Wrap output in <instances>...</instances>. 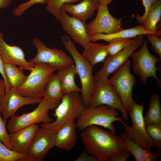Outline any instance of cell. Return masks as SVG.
<instances>
[{"instance_id": "5", "label": "cell", "mask_w": 161, "mask_h": 161, "mask_svg": "<svg viewBox=\"0 0 161 161\" xmlns=\"http://www.w3.org/2000/svg\"><path fill=\"white\" fill-rule=\"evenodd\" d=\"M105 105L119 111L124 120H129L128 114L121 101L114 87L108 77H102L96 79L93 93L88 106L96 107Z\"/></svg>"}, {"instance_id": "42", "label": "cell", "mask_w": 161, "mask_h": 161, "mask_svg": "<svg viewBox=\"0 0 161 161\" xmlns=\"http://www.w3.org/2000/svg\"><path fill=\"white\" fill-rule=\"evenodd\" d=\"M100 5L104 6H108V4H110L113 0H98Z\"/></svg>"}, {"instance_id": "39", "label": "cell", "mask_w": 161, "mask_h": 161, "mask_svg": "<svg viewBox=\"0 0 161 161\" xmlns=\"http://www.w3.org/2000/svg\"><path fill=\"white\" fill-rule=\"evenodd\" d=\"M0 73L1 75L3 78L4 79L5 84V93L7 92L12 88L9 83L7 79L5 74L4 68V63L1 60V56L0 54Z\"/></svg>"}, {"instance_id": "24", "label": "cell", "mask_w": 161, "mask_h": 161, "mask_svg": "<svg viewBox=\"0 0 161 161\" xmlns=\"http://www.w3.org/2000/svg\"><path fill=\"white\" fill-rule=\"evenodd\" d=\"M64 95L59 76L54 73L45 86L44 97L59 104Z\"/></svg>"}, {"instance_id": "40", "label": "cell", "mask_w": 161, "mask_h": 161, "mask_svg": "<svg viewBox=\"0 0 161 161\" xmlns=\"http://www.w3.org/2000/svg\"><path fill=\"white\" fill-rule=\"evenodd\" d=\"M5 92V84L3 78H0V102Z\"/></svg>"}, {"instance_id": "38", "label": "cell", "mask_w": 161, "mask_h": 161, "mask_svg": "<svg viewBox=\"0 0 161 161\" xmlns=\"http://www.w3.org/2000/svg\"><path fill=\"white\" fill-rule=\"evenodd\" d=\"M75 161H98L95 157L89 154L84 148L79 157Z\"/></svg>"}, {"instance_id": "30", "label": "cell", "mask_w": 161, "mask_h": 161, "mask_svg": "<svg viewBox=\"0 0 161 161\" xmlns=\"http://www.w3.org/2000/svg\"><path fill=\"white\" fill-rule=\"evenodd\" d=\"M130 38H119L113 39L110 41L109 44L106 45L108 55H113L129 45L132 42Z\"/></svg>"}, {"instance_id": "37", "label": "cell", "mask_w": 161, "mask_h": 161, "mask_svg": "<svg viewBox=\"0 0 161 161\" xmlns=\"http://www.w3.org/2000/svg\"><path fill=\"white\" fill-rule=\"evenodd\" d=\"M131 155L127 150L124 149L112 156L108 161H127Z\"/></svg>"}, {"instance_id": "41", "label": "cell", "mask_w": 161, "mask_h": 161, "mask_svg": "<svg viewBox=\"0 0 161 161\" xmlns=\"http://www.w3.org/2000/svg\"><path fill=\"white\" fill-rule=\"evenodd\" d=\"M12 0H0V9L6 8L11 4Z\"/></svg>"}, {"instance_id": "17", "label": "cell", "mask_w": 161, "mask_h": 161, "mask_svg": "<svg viewBox=\"0 0 161 161\" xmlns=\"http://www.w3.org/2000/svg\"><path fill=\"white\" fill-rule=\"evenodd\" d=\"M0 54L4 63L18 66L30 72L34 67V64L26 60L24 52L21 47L10 45L5 42L2 32H0Z\"/></svg>"}, {"instance_id": "6", "label": "cell", "mask_w": 161, "mask_h": 161, "mask_svg": "<svg viewBox=\"0 0 161 161\" xmlns=\"http://www.w3.org/2000/svg\"><path fill=\"white\" fill-rule=\"evenodd\" d=\"M39 103L37 107L32 112L11 117L7 124L8 131L12 133L38 123L47 124L53 122L48 112L55 109L59 104L44 97Z\"/></svg>"}, {"instance_id": "25", "label": "cell", "mask_w": 161, "mask_h": 161, "mask_svg": "<svg viewBox=\"0 0 161 161\" xmlns=\"http://www.w3.org/2000/svg\"><path fill=\"white\" fill-rule=\"evenodd\" d=\"M148 110L144 117L146 125L151 124H161V107L160 98L157 93L152 94Z\"/></svg>"}, {"instance_id": "11", "label": "cell", "mask_w": 161, "mask_h": 161, "mask_svg": "<svg viewBox=\"0 0 161 161\" xmlns=\"http://www.w3.org/2000/svg\"><path fill=\"white\" fill-rule=\"evenodd\" d=\"M32 44L37 49V53L35 57L29 60L31 63L46 64L58 71L74 64L72 58L65 51L54 48H49L37 38L32 40Z\"/></svg>"}, {"instance_id": "18", "label": "cell", "mask_w": 161, "mask_h": 161, "mask_svg": "<svg viewBox=\"0 0 161 161\" xmlns=\"http://www.w3.org/2000/svg\"><path fill=\"white\" fill-rule=\"evenodd\" d=\"M38 128L35 124L9 134L13 150L26 154Z\"/></svg>"}, {"instance_id": "36", "label": "cell", "mask_w": 161, "mask_h": 161, "mask_svg": "<svg viewBox=\"0 0 161 161\" xmlns=\"http://www.w3.org/2000/svg\"><path fill=\"white\" fill-rule=\"evenodd\" d=\"M147 35V39L151 44L154 51L161 59V39L154 34H148Z\"/></svg>"}, {"instance_id": "10", "label": "cell", "mask_w": 161, "mask_h": 161, "mask_svg": "<svg viewBox=\"0 0 161 161\" xmlns=\"http://www.w3.org/2000/svg\"><path fill=\"white\" fill-rule=\"evenodd\" d=\"M143 105L134 103L131 111L129 112L132 125L129 126L124 121V133L129 140L143 148L150 151L153 147V142L148 136L143 116Z\"/></svg>"}, {"instance_id": "35", "label": "cell", "mask_w": 161, "mask_h": 161, "mask_svg": "<svg viewBox=\"0 0 161 161\" xmlns=\"http://www.w3.org/2000/svg\"><path fill=\"white\" fill-rule=\"evenodd\" d=\"M143 4L145 10L144 13L142 16H140L136 13L135 17L137 22L140 24L143 25L146 19V17L150 8L158 0H142Z\"/></svg>"}, {"instance_id": "23", "label": "cell", "mask_w": 161, "mask_h": 161, "mask_svg": "<svg viewBox=\"0 0 161 161\" xmlns=\"http://www.w3.org/2000/svg\"><path fill=\"white\" fill-rule=\"evenodd\" d=\"M58 74L64 95L72 92H81L75 83V77L77 74L75 66L74 64L62 69L59 70Z\"/></svg>"}, {"instance_id": "33", "label": "cell", "mask_w": 161, "mask_h": 161, "mask_svg": "<svg viewBox=\"0 0 161 161\" xmlns=\"http://www.w3.org/2000/svg\"><path fill=\"white\" fill-rule=\"evenodd\" d=\"M39 3L41 4H46V0H30L28 1L19 4L12 11L13 16L16 17L21 16L24 12L34 5Z\"/></svg>"}, {"instance_id": "7", "label": "cell", "mask_w": 161, "mask_h": 161, "mask_svg": "<svg viewBox=\"0 0 161 161\" xmlns=\"http://www.w3.org/2000/svg\"><path fill=\"white\" fill-rule=\"evenodd\" d=\"M56 70L55 68L46 64H35L25 83L16 89L24 96L42 98L44 96L45 85Z\"/></svg>"}, {"instance_id": "19", "label": "cell", "mask_w": 161, "mask_h": 161, "mask_svg": "<svg viewBox=\"0 0 161 161\" xmlns=\"http://www.w3.org/2000/svg\"><path fill=\"white\" fill-rule=\"evenodd\" d=\"M100 5L98 0H82L77 4H65L61 8L72 16L85 23L93 16Z\"/></svg>"}, {"instance_id": "4", "label": "cell", "mask_w": 161, "mask_h": 161, "mask_svg": "<svg viewBox=\"0 0 161 161\" xmlns=\"http://www.w3.org/2000/svg\"><path fill=\"white\" fill-rule=\"evenodd\" d=\"M86 107L79 92L65 94L55 108L53 116L56 117V120L49 123L42 124L41 126L51 129L56 133L64 123L77 119Z\"/></svg>"}, {"instance_id": "8", "label": "cell", "mask_w": 161, "mask_h": 161, "mask_svg": "<svg viewBox=\"0 0 161 161\" xmlns=\"http://www.w3.org/2000/svg\"><path fill=\"white\" fill-rule=\"evenodd\" d=\"M131 62L127 59L112 73L109 81L114 87L124 107L129 113L133 107L135 101L132 92L136 79L130 71Z\"/></svg>"}, {"instance_id": "16", "label": "cell", "mask_w": 161, "mask_h": 161, "mask_svg": "<svg viewBox=\"0 0 161 161\" xmlns=\"http://www.w3.org/2000/svg\"><path fill=\"white\" fill-rule=\"evenodd\" d=\"M43 98H32L24 96L16 89L12 88L5 93L0 102L2 117L4 119L7 120L15 115L17 110L22 106L39 103Z\"/></svg>"}, {"instance_id": "2", "label": "cell", "mask_w": 161, "mask_h": 161, "mask_svg": "<svg viewBox=\"0 0 161 161\" xmlns=\"http://www.w3.org/2000/svg\"><path fill=\"white\" fill-rule=\"evenodd\" d=\"M66 49L73 58L75 66L81 84V96L86 106L94 89L96 79L92 75L93 66L78 51L74 42L66 34L61 37Z\"/></svg>"}, {"instance_id": "27", "label": "cell", "mask_w": 161, "mask_h": 161, "mask_svg": "<svg viewBox=\"0 0 161 161\" xmlns=\"http://www.w3.org/2000/svg\"><path fill=\"white\" fill-rule=\"evenodd\" d=\"M4 71L12 88L17 89L26 81L27 76L24 73L23 69L17 66L4 63Z\"/></svg>"}, {"instance_id": "21", "label": "cell", "mask_w": 161, "mask_h": 161, "mask_svg": "<svg viewBox=\"0 0 161 161\" xmlns=\"http://www.w3.org/2000/svg\"><path fill=\"white\" fill-rule=\"evenodd\" d=\"M120 136L124 141L126 149L133 156L136 161H156L161 157L160 151L152 152L145 149L127 137L123 132Z\"/></svg>"}, {"instance_id": "26", "label": "cell", "mask_w": 161, "mask_h": 161, "mask_svg": "<svg viewBox=\"0 0 161 161\" xmlns=\"http://www.w3.org/2000/svg\"><path fill=\"white\" fill-rule=\"evenodd\" d=\"M82 55L94 66L98 63L103 62L108 54L106 45L92 42L88 48L84 49Z\"/></svg>"}, {"instance_id": "12", "label": "cell", "mask_w": 161, "mask_h": 161, "mask_svg": "<svg viewBox=\"0 0 161 161\" xmlns=\"http://www.w3.org/2000/svg\"><path fill=\"white\" fill-rule=\"evenodd\" d=\"M55 133L49 129L38 128L25 158L19 161H41L48 151L55 146Z\"/></svg>"}, {"instance_id": "32", "label": "cell", "mask_w": 161, "mask_h": 161, "mask_svg": "<svg viewBox=\"0 0 161 161\" xmlns=\"http://www.w3.org/2000/svg\"><path fill=\"white\" fill-rule=\"evenodd\" d=\"M27 156V154L19 153L8 149L0 140V161H19Z\"/></svg>"}, {"instance_id": "29", "label": "cell", "mask_w": 161, "mask_h": 161, "mask_svg": "<svg viewBox=\"0 0 161 161\" xmlns=\"http://www.w3.org/2000/svg\"><path fill=\"white\" fill-rule=\"evenodd\" d=\"M147 133L152 140L154 147L161 150V124H151L146 125Z\"/></svg>"}, {"instance_id": "3", "label": "cell", "mask_w": 161, "mask_h": 161, "mask_svg": "<svg viewBox=\"0 0 161 161\" xmlns=\"http://www.w3.org/2000/svg\"><path fill=\"white\" fill-rule=\"evenodd\" d=\"M118 110L105 105L96 107L87 106L77 118L76 127L82 131L89 126H99L115 133L116 129L113 123L118 121L121 123L124 121L118 117Z\"/></svg>"}, {"instance_id": "22", "label": "cell", "mask_w": 161, "mask_h": 161, "mask_svg": "<svg viewBox=\"0 0 161 161\" xmlns=\"http://www.w3.org/2000/svg\"><path fill=\"white\" fill-rule=\"evenodd\" d=\"M150 33L156 35L154 33L145 30L142 25L128 29H123L118 32L110 34L99 33L94 34L89 36V38L91 41L95 42L99 40H103L109 42L113 39L130 38L139 35H147Z\"/></svg>"}, {"instance_id": "9", "label": "cell", "mask_w": 161, "mask_h": 161, "mask_svg": "<svg viewBox=\"0 0 161 161\" xmlns=\"http://www.w3.org/2000/svg\"><path fill=\"white\" fill-rule=\"evenodd\" d=\"M147 44V41L145 40L141 47L130 55L132 60L133 72L139 77L143 84H146L148 79L152 77L156 80L157 86L160 88L161 79L157 75V72L160 71V68L156 67V64L160 62L161 59L150 53Z\"/></svg>"}, {"instance_id": "15", "label": "cell", "mask_w": 161, "mask_h": 161, "mask_svg": "<svg viewBox=\"0 0 161 161\" xmlns=\"http://www.w3.org/2000/svg\"><path fill=\"white\" fill-rule=\"evenodd\" d=\"M59 21L64 31L74 42L82 46L84 49L89 47L92 42L87 32L85 23L69 16L62 8Z\"/></svg>"}, {"instance_id": "20", "label": "cell", "mask_w": 161, "mask_h": 161, "mask_svg": "<svg viewBox=\"0 0 161 161\" xmlns=\"http://www.w3.org/2000/svg\"><path fill=\"white\" fill-rule=\"evenodd\" d=\"M76 128L74 120L63 124L55 133V146L67 151L72 150L77 142Z\"/></svg>"}, {"instance_id": "1", "label": "cell", "mask_w": 161, "mask_h": 161, "mask_svg": "<svg viewBox=\"0 0 161 161\" xmlns=\"http://www.w3.org/2000/svg\"><path fill=\"white\" fill-rule=\"evenodd\" d=\"M80 137L88 153L98 161H108L112 156L126 149L124 141L120 136L96 125L87 127Z\"/></svg>"}, {"instance_id": "13", "label": "cell", "mask_w": 161, "mask_h": 161, "mask_svg": "<svg viewBox=\"0 0 161 161\" xmlns=\"http://www.w3.org/2000/svg\"><path fill=\"white\" fill-rule=\"evenodd\" d=\"M95 18L86 27L89 36L97 34H110L123 29L121 19L112 15L108 8L100 5L97 10Z\"/></svg>"}, {"instance_id": "34", "label": "cell", "mask_w": 161, "mask_h": 161, "mask_svg": "<svg viewBox=\"0 0 161 161\" xmlns=\"http://www.w3.org/2000/svg\"><path fill=\"white\" fill-rule=\"evenodd\" d=\"M6 123L7 120L4 119L1 116L0 108V140L7 148L13 150L7 132Z\"/></svg>"}, {"instance_id": "31", "label": "cell", "mask_w": 161, "mask_h": 161, "mask_svg": "<svg viewBox=\"0 0 161 161\" xmlns=\"http://www.w3.org/2000/svg\"><path fill=\"white\" fill-rule=\"evenodd\" d=\"M79 0H46V9L58 20L60 17V10L62 6L66 3L78 2Z\"/></svg>"}, {"instance_id": "14", "label": "cell", "mask_w": 161, "mask_h": 161, "mask_svg": "<svg viewBox=\"0 0 161 161\" xmlns=\"http://www.w3.org/2000/svg\"><path fill=\"white\" fill-rule=\"evenodd\" d=\"M144 40L143 35L133 38L131 43L120 51L112 55H108L103 62V65L94 76L95 79L102 77H109L123 64L131 53L143 44Z\"/></svg>"}, {"instance_id": "28", "label": "cell", "mask_w": 161, "mask_h": 161, "mask_svg": "<svg viewBox=\"0 0 161 161\" xmlns=\"http://www.w3.org/2000/svg\"><path fill=\"white\" fill-rule=\"evenodd\" d=\"M161 16V0H158L150 8L146 19L143 25L146 31L155 33L158 36L161 31H157L156 26Z\"/></svg>"}]
</instances>
